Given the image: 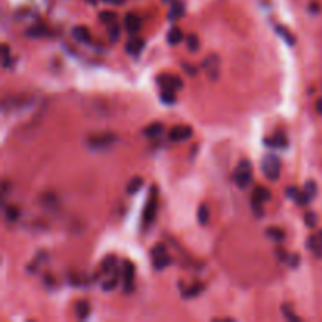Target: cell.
Instances as JSON below:
<instances>
[{
	"mask_svg": "<svg viewBox=\"0 0 322 322\" xmlns=\"http://www.w3.org/2000/svg\"><path fill=\"white\" fill-rule=\"evenodd\" d=\"M261 171L269 181H278L280 174H282V160L275 154H267V156L263 157Z\"/></svg>",
	"mask_w": 322,
	"mask_h": 322,
	"instance_id": "obj_1",
	"label": "cell"
},
{
	"mask_svg": "<svg viewBox=\"0 0 322 322\" xmlns=\"http://www.w3.org/2000/svg\"><path fill=\"white\" fill-rule=\"evenodd\" d=\"M233 179L239 189H247L251 184V181H253V169H251V164L248 160L244 159L237 164Z\"/></svg>",
	"mask_w": 322,
	"mask_h": 322,
	"instance_id": "obj_2",
	"label": "cell"
},
{
	"mask_svg": "<svg viewBox=\"0 0 322 322\" xmlns=\"http://www.w3.org/2000/svg\"><path fill=\"white\" fill-rule=\"evenodd\" d=\"M156 82L162 90H169V92H174V93L179 92V90L184 87L183 79L174 74H160L157 76Z\"/></svg>",
	"mask_w": 322,
	"mask_h": 322,
	"instance_id": "obj_3",
	"label": "cell"
},
{
	"mask_svg": "<svg viewBox=\"0 0 322 322\" xmlns=\"http://www.w3.org/2000/svg\"><path fill=\"white\" fill-rule=\"evenodd\" d=\"M156 214H157V189L152 187L150 192L148 203H146L145 211H143V222L146 225H150V223H152L154 219H156Z\"/></svg>",
	"mask_w": 322,
	"mask_h": 322,
	"instance_id": "obj_4",
	"label": "cell"
},
{
	"mask_svg": "<svg viewBox=\"0 0 322 322\" xmlns=\"http://www.w3.org/2000/svg\"><path fill=\"white\" fill-rule=\"evenodd\" d=\"M316 190H318L316 183H313V181H306L303 189H302V190H299L297 198L294 200V201H296L297 205H300V206H306L308 203H310L314 197H316Z\"/></svg>",
	"mask_w": 322,
	"mask_h": 322,
	"instance_id": "obj_5",
	"label": "cell"
},
{
	"mask_svg": "<svg viewBox=\"0 0 322 322\" xmlns=\"http://www.w3.org/2000/svg\"><path fill=\"white\" fill-rule=\"evenodd\" d=\"M115 140H116L115 135H112V134L92 135V137L87 138V145L92 150H104V148H109V146L114 145Z\"/></svg>",
	"mask_w": 322,
	"mask_h": 322,
	"instance_id": "obj_6",
	"label": "cell"
},
{
	"mask_svg": "<svg viewBox=\"0 0 322 322\" xmlns=\"http://www.w3.org/2000/svg\"><path fill=\"white\" fill-rule=\"evenodd\" d=\"M203 71L206 73V76L209 77L211 80H217V77H219V71H220V60L217 55H209V57L205 58L203 61Z\"/></svg>",
	"mask_w": 322,
	"mask_h": 322,
	"instance_id": "obj_7",
	"label": "cell"
},
{
	"mask_svg": "<svg viewBox=\"0 0 322 322\" xmlns=\"http://www.w3.org/2000/svg\"><path fill=\"white\" fill-rule=\"evenodd\" d=\"M145 46H146V41L142 38V37H137V35H134L128 43H126V52H128L129 55H132V57L138 58L140 55H142V52L145 51Z\"/></svg>",
	"mask_w": 322,
	"mask_h": 322,
	"instance_id": "obj_8",
	"label": "cell"
},
{
	"mask_svg": "<svg viewBox=\"0 0 322 322\" xmlns=\"http://www.w3.org/2000/svg\"><path fill=\"white\" fill-rule=\"evenodd\" d=\"M192 128L190 126H186V124H178L174 126V128H171L170 131V140L171 142H186V140H189L192 137Z\"/></svg>",
	"mask_w": 322,
	"mask_h": 322,
	"instance_id": "obj_9",
	"label": "cell"
},
{
	"mask_svg": "<svg viewBox=\"0 0 322 322\" xmlns=\"http://www.w3.org/2000/svg\"><path fill=\"white\" fill-rule=\"evenodd\" d=\"M140 29H142V20H140V18L135 13H128L124 16V30L134 37V35L140 32Z\"/></svg>",
	"mask_w": 322,
	"mask_h": 322,
	"instance_id": "obj_10",
	"label": "cell"
},
{
	"mask_svg": "<svg viewBox=\"0 0 322 322\" xmlns=\"http://www.w3.org/2000/svg\"><path fill=\"white\" fill-rule=\"evenodd\" d=\"M184 15H186V3L183 0H173L169 10V15H167L170 22H176V20H179Z\"/></svg>",
	"mask_w": 322,
	"mask_h": 322,
	"instance_id": "obj_11",
	"label": "cell"
},
{
	"mask_svg": "<svg viewBox=\"0 0 322 322\" xmlns=\"http://www.w3.org/2000/svg\"><path fill=\"white\" fill-rule=\"evenodd\" d=\"M121 277L124 282V288H132V283H134V277H135V265L131 261H124L123 267H121Z\"/></svg>",
	"mask_w": 322,
	"mask_h": 322,
	"instance_id": "obj_12",
	"label": "cell"
},
{
	"mask_svg": "<svg viewBox=\"0 0 322 322\" xmlns=\"http://www.w3.org/2000/svg\"><path fill=\"white\" fill-rule=\"evenodd\" d=\"M71 35L76 41H79V43H83V44L92 43V35H90L88 27H85V25H76L71 30Z\"/></svg>",
	"mask_w": 322,
	"mask_h": 322,
	"instance_id": "obj_13",
	"label": "cell"
},
{
	"mask_svg": "<svg viewBox=\"0 0 322 322\" xmlns=\"http://www.w3.org/2000/svg\"><path fill=\"white\" fill-rule=\"evenodd\" d=\"M49 35V29L43 24H37V25H32L29 29L25 30V37L27 38H32V39H38V38H44Z\"/></svg>",
	"mask_w": 322,
	"mask_h": 322,
	"instance_id": "obj_14",
	"label": "cell"
},
{
	"mask_svg": "<svg viewBox=\"0 0 322 322\" xmlns=\"http://www.w3.org/2000/svg\"><path fill=\"white\" fill-rule=\"evenodd\" d=\"M272 197V193L267 187L264 186H256L253 189V193H251V201H258V203H267Z\"/></svg>",
	"mask_w": 322,
	"mask_h": 322,
	"instance_id": "obj_15",
	"label": "cell"
},
{
	"mask_svg": "<svg viewBox=\"0 0 322 322\" xmlns=\"http://www.w3.org/2000/svg\"><path fill=\"white\" fill-rule=\"evenodd\" d=\"M151 256H152V265L156 270H164L165 267H169L171 264V258L167 251L159 253V255H151Z\"/></svg>",
	"mask_w": 322,
	"mask_h": 322,
	"instance_id": "obj_16",
	"label": "cell"
},
{
	"mask_svg": "<svg viewBox=\"0 0 322 322\" xmlns=\"http://www.w3.org/2000/svg\"><path fill=\"white\" fill-rule=\"evenodd\" d=\"M46 261H47V253H46V251H38V253L35 255V258L32 260V263L27 265V272H29V274H37L38 269Z\"/></svg>",
	"mask_w": 322,
	"mask_h": 322,
	"instance_id": "obj_17",
	"label": "cell"
},
{
	"mask_svg": "<svg viewBox=\"0 0 322 322\" xmlns=\"http://www.w3.org/2000/svg\"><path fill=\"white\" fill-rule=\"evenodd\" d=\"M90 313H92V310H90V303L87 302V300H79V302H76L74 305V314L77 316V319H87L90 316Z\"/></svg>",
	"mask_w": 322,
	"mask_h": 322,
	"instance_id": "obj_18",
	"label": "cell"
},
{
	"mask_svg": "<svg viewBox=\"0 0 322 322\" xmlns=\"http://www.w3.org/2000/svg\"><path fill=\"white\" fill-rule=\"evenodd\" d=\"M274 30H275V33H277L278 37L282 38L288 46H294V44H296V37H294V35L291 33V30L286 29L284 25H275Z\"/></svg>",
	"mask_w": 322,
	"mask_h": 322,
	"instance_id": "obj_19",
	"label": "cell"
},
{
	"mask_svg": "<svg viewBox=\"0 0 322 322\" xmlns=\"http://www.w3.org/2000/svg\"><path fill=\"white\" fill-rule=\"evenodd\" d=\"M183 39H184V33L179 27H173V29H170L169 33H167V43L170 46H178Z\"/></svg>",
	"mask_w": 322,
	"mask_h": 322,
	"instance_id": "obj_20",
	"label": "cell"
},
{
	"mask_svg": "<svg viewBox=\"0 0 322 322\" xmlns=\"http://www.w3.org/2000/svg\"><path fill=\"white\" fill-rule=\"evenodd\" d=\"M264 143L269 146V148H286L288 146V138L283 134H275L274 138H265Z\"/></svg>",
	"mask_w": 322,
	"mask_h": 322,
	"instance_id": "obj_21",
	"label": "cell"
},
{
	"mask_svg": "<svg viewBox=\"0 0 322 322\" xmlns=\"http://www.w3.org/2000/svg\"><path fill=\"white\" fill-rule=\"evenodd\" d=\"M164 132V126L160 123H152L150 126H146V128L143 129V135L148 137V138H156L159 137L160 134Z\"/></svg>",
	"mask_w": 322,
	"mask_h": 322,
	"instance_id": "obj_22",
	"label": "cell"
},
{
	"mask_svg": "<svg viewBox=\"0 0 322 322\" xmlns=\"http://www.w3.org/2000/svg\"><path fill=\"white\" fill-rule=\"evenodd\" d=\"M306 247H308V250L310 251H313L314 255L316 256H322V246H321V242H319V237H318V234L316 236H310L306 239Z\"/></svg>",
	"mask_w": 322,
	"mask_h": 322,
	"instance_id": "obj_23",
	"label": "cell"
},
{
	"mask_svg": "<svg viewBox=\"0 0 322 322\" xmlns=\"http://www.w3.org/2000/svg\"><path fill=\"white\" fill-rule=\"evenodd\" d=\"M142 186H143V178L142 176L132 178L128 183V186H126V193H128V195H135V193H138L140 189H142Z\"/></svg>",
	"mask_w": 322,
	"mask_h": 322,
	"instance_id": "obj_24",
	"label": "cell"
},
{
	"mask_svg": "<svg viewBox=\"0 0 322 322\" xmlns=\"http://www.w3.org/2000/svg\"><path fill=\"white\" fill-rule=\"evenodd\" d=\"M115 267H116V256L109 255L102 260L101 269H102L104 274H112V270H115Z\"/></svg>",
	"mask_w": 322,
	"mask_h": 322,
	"instance_id": "obj_25",
	"label": "cell"
},
{
	"mask_svg": "<svg viewBox=\"0 0 322 322\" xmlns=\"http://www.w3.org/2000/svg\"><path fill=\"white\" fill-rule=\"evenodd\" d=\"M265 234H267V237H270L272 241L275 242H282L284 241V231L282 228H277V227H269L267 229H265Z\"/></svg>",
	"mask_w": 322,
	"mask_h": 322,
	"instance_id": "obj_26",
	"label": "cell"
},
{
	"mask_svg": "<svg viewBox=\"0 0 322 322\" xmlns=\"http://www.w3.org/2000/svg\"><path fill=\"white\" fill-rule=\"evenodd\" d=\"M186 47H187L189 52H198V49H200V38H198V35H195V33L189 35V37L186 38Z\"/></svg>",
	"mask_w": 322,
	"mask_h": 322,
	"instance_id": "obj_27",
	"label": "cell"
},
{
	"mask_svg": "<svg viewBox=\"0 0 322 322\" xmlns=\"http://www.w3.org/2000/svg\"><path fill=\"white\" fill-rule=\"evenodd\" d=\"M99 20L106 25H114V24H116V13L109 11V10L101 11L99 13Z\"/></svg>",
	"mask_w": 322,
	"mask_h": 322,
	"instance_id": "obj_28",
	"label": "cell"
},
{
	"mask_svg": "<svg viewBox=\"0 0 322 322\" xmlns=\"http://www.w3.org/2000/svg\"><path fill=\"white\" fill-rule=\"evenodd\" d=\"M197 220H198L200 225H203V227H205L206 223L209 222V209H208L206 205H201V206L198 208V211H197Z\"/></svg>",
	"mask_w": 322,
	"mask_h": 322,
	"instance_id": "obj_29",
	"label": "cell"
},
{
	"mask_svg": "<svg viewBox=\"0 0 322 322\" xmlns=\"http://www.w3.org/2000/svg\"><path fill=\"white\" fill-rule=\"evenodd\" d=\"M201 291H203V284L197 283V284L190 286V288H187L186 291H183V297L184 299H193V297H197Z\"/></svg>",
	"mask_w": 322,
	"mask_h": 322,
	"instance_id": "obj_30",
	"label": "cell"
},
{
	"mask_svg": "<svg viewBox=\"0 0 322 322\" xmlns=\"http://www.w3.org/2000/svg\"><path fill=\"white\" fill-rule=\"evenodd\" d=\"M18 217H19V209L18 208H15V206H6L5 208V219H6V222H10V223L16 222Z\"/></svg>",
	"mask_w": 322,
	"mask_h": 322,
	"instance_id": "obj_31",
	"label": "cell"
},
{
	"mask_svg": "<svg viewBox=\"0 0 322 322\" xmlns=\"http://www.w3.org/2000/svg\"><path fill=\"white\" fill-rule=\"evenodd\" d=\"M160 101L167 106H173L174 102H176V96H174V92H169V90H162V93H160Z\"/></svg>",
	"mask_w": 322,
	"mask_h": 322,
	"instance_id": "obj_32",
	"label": "cell"
},
{
	"mask_svg": "<svg viewBox=\"0 0 322 322\" xmlns=\"http://www.w3.org/2000/svg\"><path fill=\"white\" fill-rule=\"evenodd\" d=\"M282 313H283V316H284L286 319H288V321H291V322L300 321V318H299V316H296V314H294V311H292L291 305H282Z\"/></svg>",
	"mask_w": 322,
	"mask_h": 322,
	"instance_id": "obj_33",
	"label": "cell"
},
{
	"mask_svg": "<svg viewBox=\"0 0 322 322\" xmlns=\"http://www.w3.org/2000/svg\"><path fill=\"white\" fill-rule=\"evenodd\" d=\"M2 60H3V68H10L11 63H13V58L10 55V47L8 44H3L2 46Z\"/></svg>",
	"mask_w": 322,
	"mask_h": 322,
	"instance_id": "obj_34",
	"label": "cell"
},
{
	"mask_svg": "<svg viewBox=\"0 0 322 322\" xmlns=\"http://www.w3.org/2000/svg\"><path fill=\"white\" fill-rule=\"evenodd\" d=\"M116 286H118V277H114V278H110V280H107V282L102 283V289L109 292V291H114Z\"/></svg>",
	"mask_w": 322,
	"mask_h": 322,
	"instance_id": "obj_35",
	"label": "cell"
},
{
	"mask_svg": "<svg viewBox=\"0 0 322 322\" xmlns=\"http://www.w3.org/2000/svg\"><path fill=\"white\" fill-rule=\"evenodd\" d=\"M318 220V217H316V214L314 212H306L305 214V225L308 227V228H314L316 227V222Z\"/></svg>",
	"mask_w": 322,
	"mask_h": 322,
	"instance_id": "obj_36",
	"label": "cell"
},
{
	"mask_svg": "<svg viewBox=\"0 0 322 322\" xmlns=\"http://www.w3.org/2000/svg\"><path fill=\"white\" fill-rule=\"evenodd\" d=\"M109 37H110V41H118V38H120V27L116 24L109 25Z\"/></svg>",
	"mask_w": 322,
	"mask_h": 322,
	"instance_id": "obj_37",
	"label": "cell"
},
{
	"mask_svg": "<svg viewBox=\"0 0 322 322\" xmlns=\"http://www.w3.org/2000/svg\"><path fill=\"white\" fill-rule=\"evenodd\" d=\"M297 195H299L297 187H288V189H286V198L296 200V198H297Z\"/></svg>",
	"mask_w": 322,
	"mask_h": 322,
	"instance_id": "obj_38",
	"label": "cell"
},
{
	"mask_svg": "<svg viewBox=\"0 0 322 322\" xmlns=\"http://www.w3.org/2000/svg\"><path fill=\"white\" fill-rule=\"evenodd\" d=\"M286 263H288V264L291 265V267H297L299 263H300L299 255H296V253H294V255H289V256H288V261H286Z\"/></svg>",
	"mask_w": 322,
	"mask_h": 322,
	"instance_id": "obj_39",
	"label": "cell"
},
{
	"mask_svg": "<svg viewBox=\"0 0 322 322\" xmlns=\"http://www.w3.org/2000/svg\"><path fill=\"white\" fill-rule=\"evenodd\" d=\"M275 255H277V258H278V260L282 261V263L288 261V256H289V255H286V253H284V251H283L282 248H278V250L275 251Z\"/></svg>",
	"mask_w": 322,
	"mask_h": 322,
	"instance_id": "obj_40",
	"label": "cell"
},
{
	"mask_svg": "<svg viewBox=\"0 0 322 322\" xmlns=\"http://www.w3.org/2000/svg\"><path fill=\"white\" fill-rule=\"evenodd\" d=\"M183 68L186 69V73H187V74H190V76H195V74H197V69H195L193 66H190V65H186V63H184Z\"/></svg>",
	"mask_w": 322,
	"mask_h": 322,
	"instance_id": "obj_41",
	"label": "cell"
},
{
	"mask_svg": "<svg viewBox=\"0 0 322 322\" xmlns=\"http://www.w3.org/2000/svg\"><path fill=\"white\" fill-rule=\"evenodd\" d=\"M101 2L107 3V5H123L126 0H101Z\"/></svg>",
	"mask_w": 322,
	"mask_h": 322,
	"instance_id": "obj_42",
	"label": "cell"
},
{
	"mask_svg": "<svg viewBox=\"0 0 322 322\" xmlns=\"http://www.w3.org/2000/svg\"><path fill=\"white\" fill-rule=\"evenodd\" d=\"M316 107H318V110H319V112H321V114H322V99H319V101H318V104H316Z\"/></svg>",
	"mask_w": 322,
	"mask_h": 322,
	"instance_id": "obj_43",
	"label": "cell"
},
{
	"mask_svg": "<svg viewBox=\"0 0 322 322\" xmlns=\"http://www.w3.org/2000/svg\"><path fill=\"white\" fill-rule=\"evenodd\" d=\"M318 237H319V242H321V246H322V231L318 234Z\"/></svg>",
	"mask_w": 322,
	"mask_h": 322,
	"instance_id": "obj_44",
	"label": "cell"
},
{
	"mask_svg": "<svg viewBox=\"0 0 322 322\" xmlns=\"http://www.w3.org/2000/svg\"><path fill=\"white\" fill-rule=\"evenodd\" d=\"M162 2H169V0H162Z\"/></svg>",
	"mask_w": 322,
	"mask_h": 322,
	"instance_id": "obj_45",
	"label": "cell"
}]
</instances>
